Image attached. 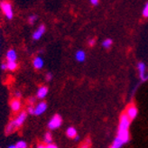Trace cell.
Segmentation results:
<instances>
[{
    "label": "cell",
    "instance_id": "cell-1",
    "mask_svg": "<svg viewBox=\"0 0 148 148\" xmlns=\"http://www.w3.org/2000/svg\"><path fill=\"white\" fill-rule=\"evenodd\" d=\"M130 125V119L127 114H123L120 117V123L118 125L117 136L114 140L113 145L110 148H120L124 144L127 143L129 140L128 128Z\"/></svg>",
    "mask_w": 148,
    "mask_h": 148
},
{
    "label": "cell",
    "instance_id": "cell-2",
    "mask_svg": "<svg viewBox=\"0 0 148 148\" xmlns=\"http://www.w3.org/2000/svg\"><path fill=\"white\" fill-rule=\"evenodd\" d=\"M27 117V113L23 111L19 114V116L16 118L14 120H13L8 125H7V128H6V132L7 133H11L13 131H14L16 128L20 127L22 125L24 124V122L25 121Z\"/></svg>",
    "mask_w": 148,
    "mask_h": 148
},
{
    "label": "cell",
    "instance_id": "cell-3",
    "mask_svg": "<svg viewBox=\"0 0 148 148\" xmlns=\"http://www.w3.org/2000/svg\"><path fill=\"white\" fill-rule=\"evenodd\" d=\"M0 7H1L3 13L5 14V16L9 20H11L14 17L13 8H12V5L9 2H6V1L1 2V4H0Z\"/></svg>",
    "mask_w": 148,
    "mask_h": 148
},
{
    "label": "cell",
    "instance_id": "cell-4",
    "mask_svg": "<svg viewBox=\"0 0 148 148\" xmlns=\"http://www.w3.org/2000/svg\"><path fill=\"white\" fill-rule=\"evenodd\" d=\"M62 119L60 115H55L53 116V117L51 118L50 120L49 124H48V127L51 130L53 129H56L58 127H60L62 125Z\"/></svg>",
    "mask_w": 148,
    "mask_h": 148
},
{
    "label": "cell",
    "instance_id": "cell-5",
    "mask_svg": "<svg viewBox=\"0 0 148 148\" xmlns=\"http://www.w3.org/2000/svg\"><path fill=\"white\" fill-rule=\"evenodd\" d=\"M45 33V25H40L39 27L37 28V30L34 31L33 34V39L35 41H38L42 38V36Z\"/></svg>",
    "mask_w": 148,
    "mask_h": 148
},
{
    "label": "cell",
    "instance_id": "cell-6",
    "mask_svg": "<svg viewBox=\"0 0 148 148\" xmlns=\"http://www.w3.org/2000/svg\"><path fill=\"white\" fill-rule=\"evenodd\" d=\"M46 109H47V104H46V102H40L39 104L34 108V115L40 116Z\"/></svg>",
    "mask_w": 148,
    "mask_h": 148
},
{
    "label": "cell",
    "instance_id": "cell-7",
    "mask_svg": "<svg viewBox=\"0 0 148 148\" xmlns=\"http://www.w3.org/2000/svg\"><path fill=\"white\" fill-rule=\"evenodd\" d=\"M125 114L127 115V116L130 120L134 119V118H136L137 116V108L135 106H130V107H128V108L127 110V113Z\"/></svg>",
    "mask_w": 148,
    "mask_h": 148
},
{
    "label": "cell",
    "instance_id": "cell-8",
    "mask_svg": "<svg viewBox=\"0 0 148 148\" xmlns=\"http://www.w3.org/2000/svg\"><path fill=\"white\" fill-rule=\"evenodd\" d=\"M16 59H17V54L16 51L11 49L7 51V53H6L7 62H16Z\"/></svg>",
    "mask_w": 148,
    "mask_h": 148
},
{
    "label": "cell",
    "instance_id": "cell-9",
    "mask_svg": "<svg viewBox=\"0 0 148 148\" xmlns=\"http://www.w3.org/2000/svg\"><path fill=\"white\" fill-rule=\"evenodd\" d=\"M48 94V88L45 86H42L37 90V98L38 99H44Z\"/></svg>",
    "mask_w": 148,
    "mask_h": 148
},
{
    "label": "cell",
    "instance_id": "cell-10",
    "mask_svg": "<svg viewBox=\"0 0 148 148\" xmlns=\"http://www.w3.org/2000/svg\"><path fill=\"white\" fill-rule=\"evenodd\" d=\"M33 64H34V67L36 69V70H40L43 67V60L40 57V56H37L34 58V60L33 62Z\"/></svg>",
    "mask_w": 148,
    "mask_h": 148
},
{
    "label": "cell",
    "instance_id": "cell-11",
    "mask_svg": "<svg viewBox=\"0 0 148 148\" xmlns=\"http://www.w3.org/2000/svg\"><path fill=\"white\" fill-rule=\"evenodd\" d=\"M75 58H76V60L79 62H82L85 61V59H86V53H85V51H82V50H79L76 51V53H75Z\"/></svg>",
    "mask_w": 148,
    "mask_h": 148
},
{
    "label": "cell",
    "instance_id": "cell-12",
    "mask_svg": "<svg viewBox=\"0 0 148 148\" xmlns=\"http://www.w3.org/2000/svg\"><path fill=\"white\" fill-rule=\"evenodd\" d=\"M138 71H139V73H140V77L143 80L145 79V64L144 62H139L138 65Z\"/></svg>",
    "mask_w": 148,
    "mask_h": 148
},
{
    "label": "cell",
    "instance_id": "cell-13",
    "mask_svg": "<svg viewBox=\"0 0 148 148\" xmlns=\"http://www.w3.org/2000/svg\"><path fill=\"white\" fill-rule=\"evenodd\" d=\"M20 108H21V103H20L19 99H16L11 102V108L13 111H14V112H17V111L20 109Z\"/></svg>",
    "mask_w": 148,
    "mask_h": 148
},
{
    "label": "cell",
    "instance_id": "cell-14",
    "mask_svg": "<svg viewBox=\"0 0 148 148\" xmlns=\"http://www.w3.org/2000/svg\"><path fill=\"white\" fill-rule=\"evenodd\" d=\"M66 133H67V136L69 137H71V138H74V136H77V131H76V129L74 128V127H69L67 129V132H66Z\"/></svg>",
    "mask_w": 148,
    "mask_h": 148
},
{
    "label": "cell",
    "instance_id": "cell-15",
    "mask_svg": "<svg viewBox=\"0 0 148 148\" xmlns=\"http://www.w3.org/2000/svg\"><path fill=\"white\" fill-rule=\"evenodd\" d=\"M7 65V69H8L9 71H14L17 69V63L16 62H7L6 63Z\"/></svg>",
    "mask_w": 148,
    "mask_h": 148
},
{
    "label": "cell",
    "instance_id": "cell-16",
    "mask_svg": "<svg viewBox=\"0 0 148 148\" xmlns=\"http://www.w3.org/2000/svg\"><path fill=\"white\" fill-rule=\"evenodd\" d=\"M112 43H113L112 40L109 39V38H108V39H106V40L103 41V42H102V46L104 47V48H106V49H109V48L111 47V45H112Z\"/></svg>",
    "mask_w": 148,
    "mask_h": 148
},
{
    "label": "cell",
    "instance_id": "cell-17",
    "mask_svg": "<svg viewBox=\"0 0 148 148\" xmlns=\"http://www.w3.org/2000/svg\"><path fill=\"white\" fill-rule=\"evenodd\" d=\"M37 19H38V16H36V14H32V16H29L28 18V22H29V24H31V25H34L35 22L37 21Z\"/></svg>",
    "mask_w": 148,
    "mask_h": 148
},
{
    "label": "cell",
    "instance_id": "cell-18",
    "mask_svg": "<svg viewBox=\"0 0 148 148\" xmlns=\"http://www.w3.org/2000/svg\"><path fill=\"white\" fill-rule=\"evenodd\" d=\"M44 142L47 143V144H51V142H53V137H51V135L50 134V133H47V134L45 135V136H44Z\"/></svg>",
    "mask_w": 148,
    "mask_h": 148
},
{
    "label": "cell",
    "instance_id": "cell-19",
    "mask_svg": "<svg viewBox=\"0 0 148 148\" xmlns=\"http://www.w3.org/2000/svg\"><path fill=\"white\" fill-rule=\"evenodd\" d=\"M16 147L17 148H26L27 145H26V143L25 141H19L16 144Z\"/></svg>",
    "mask_w": 148,
    "mask_h": 148
},
{
    "label": "cell",
    "instance_id": "cell-20",
    "mask_svg": "<svg viewBox=\"0 0 148 148\" xmlns=\"http://www.w3.org/2000/svg\"><path fill=\"white\" fill-rule=\"evenodd\" d=\"M143 16L145 17H148V3L145 4V7H144V9H143Z\"/></svg>",
    "mask_w": 148,
    "mask_h": 148
},
{
    "label": "cell",
    "instance_id": "cell-21",
    "mask_svg": "<svg viewBox=\"0 0 148 148\" xmlns=\"http://www.w3.org/2000/svg\"><path fill=\"white\" fill-rule=\"evenodd\" d=\"M27 112L30 114V115H34V108H33V107H29L28 108H27Z\"/></svg>",
    "mask_w": 148,
    "mask_h": 148
},
{
    "label": "cell",
    "instance_id": "cell-22",
    "mask_svg": "<svg viewBox=\"0 0 148 148\" xmlns=\"http://www.w3.org/2000/svg\"><path fill=\"white\" fill-rule=\"evenodd\" d=\"M88 145H90V139H88L87 141L80 146V148H88Z\"/></svg>",
    "mask_w": 148,
    "mask_h": 148
},
{
    "label": "cell",
    "instance_id": "cell-23",
    "mask_svg": "<svg viewBox=\"0 0 148 148\" xmlns=\"http://www.w3.org/2000/svg\"><path fill=\"white\" fill-rule=\"evenodd\" d=\"M51 79H53V74H51V72H48L47 74H46V80H51Z\"/></svg>",
    "mask_w": 148,
    "mask_h": 148
},
{
    "label": "cell",
    "instance_id": "cell-24",
    "mask_svg": "<svg viewBox=\"0 0 148 148\" xmlns=\"http://www.w3.org/2000/svg\"><path fill=\"white\" fill-rule=\"evenodd\" d=\"M95 43H96L95 39H90V40H88V44H90V46H93Z\"/></svg>",
    "mask_w": 148,
    "mask_h": 148
},
{
    "label": "cell",
    "instance_id": "cell-25",
    "mask_svg": "<svg viewBox=\"0 0 148 148\" xmlns=\"http://www.w3.org/2000/svg\"><path fill=\"white\" fill-rule=\"evenodd\" d=\"M99 0H90V3H91L93 5H99Z\"/></svg>",
    "mask_w": 148,
    "mask_h": 148
},
{
    "label": "cell",
    "instance_id": "cell-26",
    "mask_svg": "<svg viewBox=\"0 0 148 148\" xmlns=\"http://www.w3.org/2000/svg\"><path fill=\"white\" fill-rule=\"evenodd\" d=\"M14 96H16V99H20L21 98V92L20 91H16V93H14Z\"/></svg>",
    "mask_w": 148,
    "mask_h": 148
},
{
    "label": "cell",
    "instance_id": "cell-27",
    "mask_svg": "<svg viewBox=\"0 0 148 148\" xmlns=\"http://www.w3.org/2000/svg\"><path fill=\"white\" fill-rule=\"evenodd\" d=\"M1 69H2L3 71H5V70L7 69V65H6V63H2V64H1Z\"/></svg>",
    "mask_w": 148,
    "mask_h": 148
},
{
    "label": "cell",
    "instance_id": "cell-28",
    "mask_svg": "<svg viewBox=\"0 0 148 148\" xmlns=\"http://www.w3.org/2000/svg\"><path fill=\"white\" fill-rule=\"evenodd\" d=\"M47 148H58V147H57V146H55V145H53L50 144V145H47Z\"/></svg>",
    "mask_w": 148,
    "mask_h": 148
},
{
    "label": "cell",
    "instance_id": "cell-29",
    "mask_svg": "<svg viewBox=\"0 0 148 148\" xmlns=\"http://www.w3.org/2000/svg\"><path fill=\"white\" fill-rule=\"evenodd\" d=\"M74 140H75V141H79V136H74Z\"/></svg>",
    "mask_w": 148,
    "mask_h": 148
},
{
    "label": "cell",
    "instance_id": "cell-30",
    "mask_svg": "<svg viewBox=\"0 0 148 148\" xmlns=\"http://www.w3.org/2000/svg\"><path fill=\"white\" fill-rule=\"evenodd\" d=\"M29 101H31V103H34V101H35V99H34V98H31L30 99H29Z\"/></svg>",
    "mask_w": 148,
    "mask_h": 148
},
{
    "label": "cell",
    "instance_id": "cell-31",
    "mask_svg": "<svg viewBox=\"0 0 148 148\" xmlns=\"http://www.w3.org/2000/svg\"><path fill=\"white\" fill-rule=\"evenodd\" d=\"M37 148H47V146H44V145H39Z\"/></svg>",
    "mask_w": 148,
    "mask_h": 148
},
{
    "label": "cell",
    "instance_id": "cell-32",
    "mask_svg": "<svg viewBox=\"0 0 148 148\" xmlns=\"http://www.w3.org/2000/svg\"><path fill=\"white\" fill-rule=\"evenodd\" d=\"M8 148H17V147H16V145H10Z\"/></svg>",
    "mask_w": 148,
    "mask_h": 148
}]
</instances>
